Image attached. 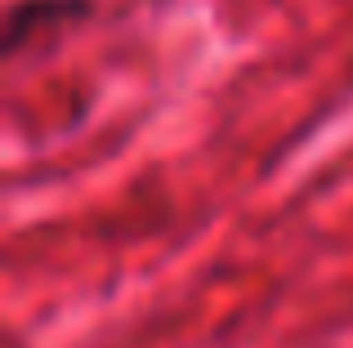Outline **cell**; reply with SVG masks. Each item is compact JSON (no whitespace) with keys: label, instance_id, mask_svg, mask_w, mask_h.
<instances>
[{"label":"cell","instance_id":"obj_1","mask_svg":"<svg viewBox=\"0 0 353 348\" xmlns=\"http://www.w3.org/2000/svg\"><path fill=\"white\" fill-rule=\"evenodd\" d=\"M90 0H18L9 9V27H5V54H18L27 45V32H41L54 23H72V18H85Z\"/></svg>","mask_w":353,"mask_h":348}]
</instances>
